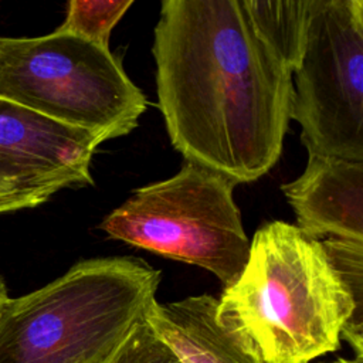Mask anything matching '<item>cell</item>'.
<instances>
[{
  "label": "cell",
  "mask_w": 363,
  "mask_h": 363,
  "mask_svg": "<svg viewBox=\"0 0 363 363\" xmlns=\"http://www.w3.org/2000/svg\"><path fill=\"white\" fill-rule=\"evenodd\" d=\"M145 320L180 363H264L254 342L218 315V299L153 301Z\"/></svg>",
  "instance_id": "obj_9"
},
{
  "label": "cell",
  "mask_w": 363,
  "mask_h": 363,
  "mask_svg": "<svg viewBox=\"0 0 363 363\" xmlns=\"http://www.w3.org/2000/svg\"><path fill=\"white\" fill-rule=\"evenodd\" d=\"M0 98L105 140L133 130L147 105L109 48L58 30L0 37Z\"/></svg>",
  "instance_id": "obj_4"
},
{
  "label": "cell",
  "mask_w": 363,
  "mask_h": 363,
  "mask_svg": "<svg viewBox=\"0 0 363 363\" xmlns=\"http://www.w3.org/2000/svg\"><path fill=\"white\" fill-rule=\"evenodd\" d=\"M281 189L306 237L363 241V162L309 155L303 173Z\"/></svg>",
  "instance_id": "obj_8"
},
{
  "label": "cell",
  "mask_w": 363,
  "mask_h": 363,
  "mask_svg": "<svg viewBox=\"0 0 363 363\" xmlns=\"http://www.w3.org/2000/svg\"><path fill=\"white\" fill-rule=\"evenodd\" d=\"M9 295H7V289H6V285L3 282V279L0 278V315L6 306V303L9 302Z\"/></svg>",
  "instance_id": "obj_14"
},
{
  "label": "cell",
  "mask_w": 363,
  "mask_h": 363,
  "mask_svg": "<svg viewBox=\"0 0 363 363\" xmlns=\"http://www.w3.org/2000/svg\"><path fill=\"white\" fill-rule=\"evenodd\" d=\"M292 74L291 119L308 155L363 162L362 0H315Z\"/></svg>",
  "instance_id": "obj_6"
},
{
  "label": "cell",
  "mask_w": 363,
  "mask_h": 363,
  "mask_svg": "<svg viewBox=\"0 0 363 363\" xmlns=\"http://www.w3.org/2000/svg\"><path fill=\"white\" fill-rule=\"evenodd\" d=\"M133 0H71L64 23L57 28L109 48V37Z\"/></svg>",
  "instance_id": "obj_11"
},
{
  "label": "cell",
  "mask_w": 363,
  "mask_h": 363,
  "mask_svg": "<svg viewBox=\"0 0 363 363\" xmlns=\"http://www.w3.org/2000/svg\"><path fill=\"white\" fill-rule=\"evenodd\" d=\"M160 271L133 257L79 261L45 286L9 299L0 363H108L156 301Z\"/></svg>",
  "instance_id": "obj_3"
},
{
  "label": "cell",
  "mask_w": 363,
  "mask_h": 363,
  "mask_svg": "<svg viewBox=\"0 0 363 363\" xmlns=\"http://www.w3.org/2000/svg\"><path fill=\"white\" fill-rule=\"evenodd\" d=\"M234 187L228 177L184 160L170 179L135 190L99 227L113 240L199 265L227 288L250 254Z\"/></svg>",
  "instance_id": "obj_5"
},
{
  "label": "cell",
  "mask_w": 363,
  "mask_h": 363,
  "mask_svg": "<svg viewBox=\"0 0 363 363\" xmlns=\"http://www.w3.org/2000/svg\"><path fill=\"white\" fill-rule=\"evenodd\" d=\"M218 315L241 329L264 363H308L340 347L363 354V309L322 248L285 221L261 225L238 279L224 288Z\"/></svg>",
  "instance_id": "obj_2"
},
{
  "label": "cell",
  "mask_w": 363,
  "mask_h": 363,
  "mask_svg": "<svg viewBox=\"0 0 363 363\" xmlns=\"http://www.w3.org/2000/svg\"><path fill=\"white\" fill-rule=\"evenodd\" d=\"M261 38L294 72L302 58L315 0H244Z\"/></svg>",
  "instance_id": "obj_10"
},
{
  "label": "cell",
  "mask_w": 363,
  "mask_h": 363,
  "mask_svg": "<svg viewBox=\"0 0 363 363\" xmlns=\"http://www.w3.org/2000/svg\"><path fill=\"white\" fill-rule=\"evenodd\" d=\"M105 139L0 98V174L57 193L94 184L91 162Z\"/></svg>",
  "instance_id": "obj_7"
},
{
  "label": "cell",
  "mask_w": 363,
  "mask_h": 363,
  "mask_svg": "<svg viewBox=\"0 0 363 363\" xmlns=\"http://www.w3.org/2000/svg\"><path fill=\"white\" fill-rule=\"evenodd\" d=\"M330 363H363V354H356L354 359H345V357H340L335 362H330Z\"/></svg>",
  "instance_id": "obj_15"
},
{
  "label": "cell",
  "mask_w": 363,
  "mask_h": 363,
  "mask_svg": "<svg viewBox=\"0 0 363 363\" xmlns=\"http://www.w3.org/2000/svg\"><path fill=\"white\" fill-rule=\"evenodd\" d=\"M146 315V313H145ZM108 363H180L172 350L152 332L145 318Z\"/></svg>",
  "instance_id": "obj_12"
},
{
  "label": "cell",
  "mask_w": 363,
  "mask_h": 363,
  "mask_svg": "<svg viewBox=\"0 0 363 363\" xmlns=\"http://www.w3.org/2000/svg\"><path fill=\"white\" fill-rule=\"evenodd\" d=\"M152 54L157 105L184 160L235 184L275 166L292 72L261 38L244 0H163Z\"/></svg>",
  "instance_id": "obj_1"
},
{
  "label": "cell",
  "mask_w": 363,
  "mask_h": 363,
  "mask_svg": "<svg viewBox=\"0 0 363 363\" xmlns=\"http://www.w3.org/2000/svg\"><path fill=\"white\" fill-rule=\"evenodd\" d=\"M52 194L54 191L44 186L0 174V213L37 207Z\"/></svg>",
  "instance_id": "obj_13"
}]
</instances>
